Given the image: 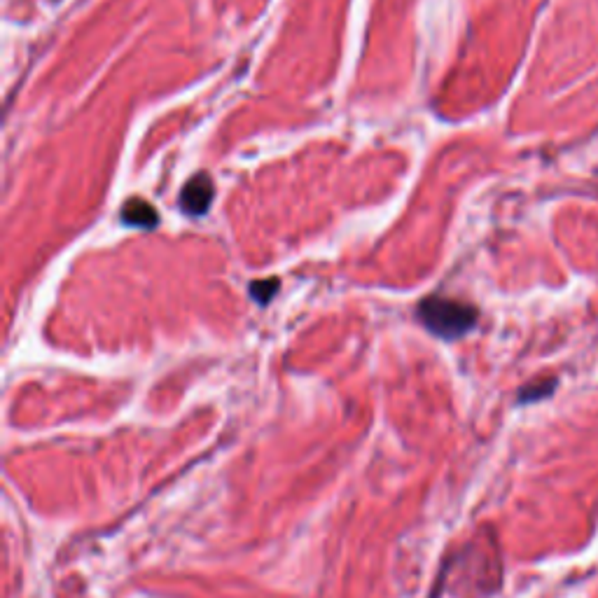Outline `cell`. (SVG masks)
<instances>
[{
  "mask_svg": "<svg viewBox=\"0 0 598 598\" xmlns=\"http://www.w3.org/2000/svg\"><path fill=\"white\" fill-rule=\"evenodd\" d=\"M122 220L134 227H155L159 215L155 211V206L148 204L145 199H131L129 204L122 208Z\"/></svg>",
  "mask_w": 598,
  "mask_h": 598,
  "instance_id": "cell-3",
  "label": "cell"
},
{
  "mask_svg": "<svg viewBox=\"0 0 598 598\" xmlns=\"http://www.w3.org/2000/svg\"><path fill=\"white\" fill-rule=\"evenodd\" d=\"M213 194H215V187L211 176L199 173V176H194L190 183L183 187V192H180V206H183L185 213L201 215L211 208Z\"/></svg>",
  "mask_w": 598,
  "mask_h": 598,
  "instance_id": "cell-2",
  "label": "cell"
},
{
  "mask_svg": "<svg viewBox=\"0 0 598 598\" xmlns=\"http://www.w3.org/2000/svg\"><path fill=\"white\" fill-rule=\"evenodd\" d=\"M419 321L442 339H458L477 323V311L470 304L447 297H428L419 304Z\"/></svg>",
  "mask_w": 598,
  "mask_h": 598,
  "instance_id": "cell-1",
  "label": "cell"
},
{
  "mask_svg": "<svg viewBox=\"0 0 598 598\" xmlns=\"http://www.w3.org/2000/svg\"><path fill=\"white\" fill-rule=\"evenodd\" d=\"M276 288H278V281L276 278H271V281H267V283H253L250 285V292H253V297L257 299V302L267 304L269 297L276 292Z\"/></svg>",
  "mask_w": 598,
  "mask_h": 598,
  "instance_id": "cell-4",
  "label": "cell"
}]
</instances>
